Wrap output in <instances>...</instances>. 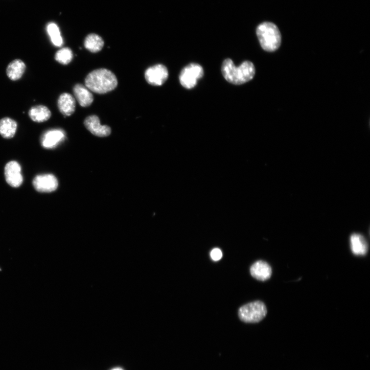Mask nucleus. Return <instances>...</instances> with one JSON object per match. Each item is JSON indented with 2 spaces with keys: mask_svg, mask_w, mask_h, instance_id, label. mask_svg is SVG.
<instances>
[{
  "mask_svg": "<svg viewBox=\"0 0 370 370\" xmlns=\"http://www.w3.org/2000/svg\"><path fill=\"white\" fill-rule=\"evenodd\" d=\"M85 86L96 94L104 95L117 88L118 80L115 75L106 68L94 70L85 79Z\"/></svg>",
  "mask_w": 370,
  "mask_h": 370,
  "instance_id": "1",
  "label": "nucleus"
},
{
  "mask_svg": "<svg viewBox=\"0 0 370 370\" xmlns=\"http://www.w3.org/2000/svg\"><path fill=\"white\" fill-rule=\"evenodd\" d=\"M222 72L229 83L240 85L250 81L255 76L256 70L253 64L246 61L237 67L230 59H225L222 64Z\"/></svg>",
  "mask_w": 370,
  "mask_h": 370,
  "instance_id": "2",
  "label": "nucleus"
},
{
  "mask_svg": "<svg viewBox=\"0 0 370 370\" xmlns=\"http://www.w3.org/2000/svg\"><path fill=\"white\" fill-rule=\"evenodd\" d=\"M257 35L262 49L267 52H274L281 47V32L272 23L264 22L260 25L257 29Z\"/></svg>",
  "mask_w": 370,
  "mask_h": 370,
  "instance_id": "3",
  "label": "nucleus"
},
{
  "mask_svg": "<svg viewBox=\"0 0 370 370\" xmlns=\"http://www.w3.org/2000/svg\"><path fill=\"white\" fill-rule=\"evenodd\" d=\"M267 313L264 304L260 301L245 305L239 310V316L241 321L246 323H257L263 320Z\"/></svg>",
  "mask_w": 370,
  "mask_h": 370,
  "instance_id": "4",
  "label": "nucleus"
},
{
  "mask_svg": "<svg viewBox=\"0 0 370 370\" xmlns=\"http://www.w3.org/2000/svg\"><path fill=\"white\" fill-rule=\"evenodd\" d=\"M204 75L203 68L199 64L191 63L180 72L179 79L181 85L187 89L194 88Z\"/></svg>",
  "mask_w": 370,
  "mask_h": 370,
  "instance_id": "5",
  "label": "nucleus"
},
{
  "mask_svg": "<svg viewBox=\"0 0 370 370\" xmlns=\"http://www.w3.org/2000/svg\"><path fill=\"white\" fill-rule=\"evenodd\" d=\"M169 76L167 68L164 65L157 64L148 68L145 72L147 82L153 86H160L167 80Z\"/></svg>",
  "mask_w": 370,
  "mask_h": 370,
  "instance_id": "6",
  "label": "nucleus"
},
{
  "mask_svg": "<svg viewBox=\"0 0 370 370\" xmlns=\"http://www.w3.org/2000/svg\"><path fill=\"white\" fill-rule=\"evenodd\" d=\"M33 185L37 192L49 193L57 190L58 182L54 175L47 174L36 176L33 180Z\"/></svg>",
  "mask_w": 370,
  "mask_h": 370,
  "instance_id": "7",
  "label": "nucleus"
},
{
  "mask_svg": "<svg viewBox=\"0 0 370 370\" xmlns=\"http://www.w3.org/2000/svg\"><path fill=\"white\" fill-rule=\"evenodd\" d=\"M5 176L7 182L13 188H19L23 182L21 168L17 161H12L7 164Z\"/></svg>",
  "mask_w": 370,
  "mask_h": 370,
  "instance_id": "8",
  "label": "nucleus"
},
{
  "mask_svg": "<svg viewBox=\"0 0 370 370\" xmlns=\"http://www.w3.org/2000/svg\"><path fill=\"white\" fill-rule=\"evenodd\" d=\"M85 128L92 134L99 137H107L111 133V128L107 125L102 126L100 120L97 115L89 116L84 121Z\"/></svg>",
  "mask_w": 370,
  "mask_h": 370,
  "instance_id": "9",
  "label": "nucleus"
},
{
  "mask_svg": "<svg viewBox=\"0 0 370 370\" xmlns=\"http://www.w3.org/2000/svg\"><path fill=\"white\" fill-rule=\"evenodd\" d=\"M250 271L254 279L262 282L269 280L272 274L270 266L263 261L255 262L251 266Z\"/></svg>",
  "mask_w": 370,
  "mask_h": 370,
  "instance_id": "10",
  "label": "nucleus"
},
{
  "mask_svg": "<svg viewBox=\"0 0 370 370\" xmlns=\"http://www.w3.org/2000/svg\"><path fill=\"white\" fill-rule=\"evenodd\" d=\"M73 92L76 99L82 107H89L94 101V97L90 91L82 84H76L74 87Z\"/></svg>",
  "mask_w": 370,
  "mask_h": 370,
  "instance_id": "11",
  "label": "nucleus"
},
{
  "mask_svg": "<svg viewBox=\"0 0 370 370\" xmlns=\"http://www.w3.org/2000/svg\"><path fill=\"white\" fill-rule=\"evenodd\" d=\"M57 104L59 111L65 117H70L75 111V99L71 95L67 94V92H64L60 95Z\"/></svg>",
  "mask_w": 370,
  "mask_h": 370,
  "instance_id": "12",
  "label": "nucleus"
},
{
  "mask_svg": "<svg viewBox=\"0 0 370 370\" xmlns=\"http://www.w3.org/2000/svg\"><path fill=\"white\" fill-rule=\"evenodd\" d=\"M64 137L65 134L61 130H49L43 135L41 138V144L45 148H53L62 142Z\"/></svg>",
  "mask_w": 370,
  "mask_h": 370,
  "instance_id": "13",
  "label": "nucleus"
},
{
  "mask_svg": "<svg viewBox=\"0 0 370 370\" xmlns=\"http://www.w3.org/2000/svg\"><path fill=\"white\" fill-rule=\"evenodd\" d=\"M26 70L25 63L21 59H15L12 61L7 68V75L13 81L21 78Z\"/></svg>",
  "mask_w": 370,
  "mask_h": 370,
  "instance_id": "14",
  "label": "nucleus"
},
{
  "mask_svg": "<svg viewBox=\"0 0 370 370\" xmlns=\"http://www.w3.org/2000/svg\"><path fill=\"white\" fill-rule=\"evenodd\" d=\"M351 248L356 256H364L368 251V245L365 238L361 235L353 234L350 237Z\"/></svg>",
  "mask_w": 370,
  "mask_h": 370,
  "instance_id": "15",
  "label": "nucleus"
},
{
  "mask_svg": "<svg viewBox=\"0 0 370 370\" xmlns=\"http://www.w3.org/2000/svg\"><path fill=\"white\" fill-rule=\"evenodd\" d=\"M30 119L38 123L45 122L51 118L52 113L46 106L38 105L32 107L29 111Z\"/></svg>",
  "mask_w": 370,
  "mask_h": 370,
  "instance_id": "16",
  "label": "nucleus"
},
{
  "mask_svg": "<svg viewBox=\"0 0 370 370\" xmlns=\"http://www.w3.org/2000/svg\"><path fill=\"white\" fill-rule=\"evenodd\" d=\"M18 124L14 120L10 118H5L0 120V135L6 139L12 138L15 135Z\"/></svg>",
  "mask_w": 370,
  "mask_h": 370,
  "instance_id": "17",
  "label": "nucleus"
},
{
  "mask_svg": "<svg viewBox=\"0 0 370 370\" xmlns=\"http://www.w3.org/2000/svg\"><path fill=\"white\" fill-rule=\"evenodd\" d=\"M84 45L88 51L96 53L100 52L104 46L102 38L96 34H90L85 39Z\"/></svg>",
  "mask_w": 370,
  "mask_h": 370,
  "instance_id": "18",
  "label": "nucleus"
},
{
  "mask_svg": "<svg viewBox=\"0 0 370 370\" xmlns=\"http://www.w3.org/2000/svg\"><path fill=\"white\" fill-rule=\"evenodd\" d=\"M47 31L53 44L59 47L62 45L63 39L57 25L50 23L47 26Z\"/></svg>",
  "mask_w": 370,
  "mask_h": 370,
  "instance_id": "19",
  "label": "nucleus"
},
{
  "mask_svg": "<svg viewBox=\"0 0 370 370\" xmlns=\"http://www.w3.org/2000/svg\"><path fill=\"white\" fill-rule=\"evenodd\" d=\"M73 58V54L71 49L64 48L57 51L55 55V59L60 64L67 65Z\"/></svg>",
  "mask_w": 370,
  "mask_h": 370,
  "instance_id": "20",
  "label": "nucleus"
},
{
  "mask_svg": "<svg viewBox=\"0 0 370 370\" xmlns=\"http://www.w3.org/2000/svg\"><path fill=\"white\" fill-rule=\"evenodd\" d=\"M211 257L214 261H218L221 259L223 257V253L219 248H216L211 251Z\"/></svg>",
  "mask_w": 370,
  "mask_h": 370,
  "instance_id": "21",
  "label": "nucleus"
},
{
  "mask_svg": "<svg viewBox=\"0 0 370 370\" xmlns=\"http://www.w3.org/2000/svg\"><path fill=\"white\" fill-rule=\"evenodd\" d=\"M112 370H123V369L122 368H121L117 367V368H114V369H112Z\"/></svg>",
  "mask_w": 370,
  "mask_h": 370,
  "instance_id": "22",
  "label": "nucleus"
}]
</instances>
